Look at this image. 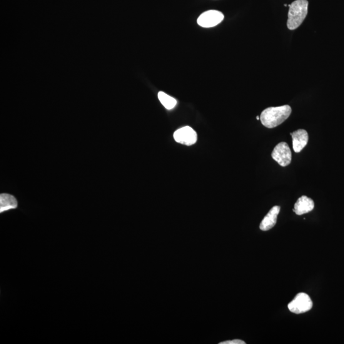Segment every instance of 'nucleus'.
<instances>
[{"instance_id": "1", "label": "nucleus", "mask_w": 344, "mask_h": 344, "mask_svg": "<svg viewBox=\"0 0 344 344\" xmlns=\"http://www.w3.org/2000/svg\"><path fill=\"white\" fill-rule=\"evenodd\" d=\"M291 107L286 106L278 107H269L264 110L261 114L260 121L264 126L273 128L284 123L291 114Z\"/></svg>"}, {"instance_id": "2", "label": "nucleus", "mask_w": 344, "mask_h": 344, "mask_svg": "<svg viewBox=\"0 0 344 344\" xmlns=\"http://www.w3.org/2000/svg\"><path fill=\"white\" fill-rule=\"evenodd\" d=\"M307 0H296L289 5L288 19L287 26L290 30L297 29L300 26L308 13Z\"/></svg>"}, {"instance_id": "3", "label": "nucleus", "mask_w": 344, "mask_h": 344, "mask_svg": "<svg viewBox=\"0 0 344 344\" xmlns=\"http://www.w3.org/2000/svg\"><path fill=\"white\" fill-rule=\"evenodd\" d=\"M313 306V303L310 296L305 293H300L288 304V308L291 313L300 314L310 311Z\"/></svg>"}, {"instance_id": "4", "label": "nucleus", "mask_w": 344, "mask_h": 344, "mask_svg": "<svg viewBox=\"0 0 344 344\" xmlns=\"http://www.w3.org/2000/svg\"><path fill=\"white\" fill-rule=\"evenodd\" d=\"M224 18V14L222 12L215 10H211L201 14L197 19V23L199 26L209 28L220 24Z\"/></svg>"}, {"instance_id": "5", "label": "nucleus", "mask_w": 344, "mask_h": 344, "mask_svg": "<svg viewBox=\"0 0 344 344\" xmlns=\"http://www.w3.org/2000/svg\"><path fill=\"white\" fill-rule=\"evenodd\" d=\"M291 149L286 142H281L278 144L271 153V157L274 160L283 167L288 166L291 163Z\"/></svg>"}, {"instance_id": "6", "label": "nucleus", "mask_w": 344, "mask_h": 344, "mask_svg": "<svg viewBox=\"0 0 344 344\" xmlns=\"http://www.w3.org/2000/svg\"><path fill=\"white\" fill-rule=\"evenodd\" d=\"M174 138L178 143L192 146L197 141V133L191 127L184 126L175 131Z\"/></svg>"}, {"instance_id": "7", "label": "nucleus", "mask_w": 344, "mask_h": 344, "mask_svg": "<svg viewBox=\"0 0 344 344\" xmlns=\"http://www.w3.org/2000/svg\"><path fill=\"white\" fill-rule=\"evenodd\" d=\"M18 207V200L13 194L8 193L0 194V214L16 210Z\"/></svg>"}, {"instance_id": "8", "label": "nucleus", "mask_w": 344, "mask_h": 344, "mask_svg": "<svg viewBox=\"0 0 344 344\" xmlns=\"http://www.w3.org/2000/svg\"><path fill=\"white\" fill-rule=\"evenodd\" d=\"M293 139V148L296 153H300L305 148L308 141V134L305 129H298L290 133Z\"/></svg>"}, {"instance_id": "9", "label": "nucleus", "mask_w": 344, "mask_h": 344, "mask_svg": "<svg viewBox=\"0 0 344 344\" xmlns=\"http://www.w3.org/2000/svg\"><path fill=\"white\" fill-rule=\"evenodd\" d=\"M281 208L279 206H274L271 210L266 214L265 218L260 224V228L262 231L270 230L276 225L277 219L279 213H280Z\"/></svg>"}, {"instance_id": "10", "label": "nucleus", "mask_w": 344, "mask_h": 344, "mask_svg": "<svg viewBox=\"0 0 344 344\" xmlns=\"http://www.w3.org/2000/svg\"><path fill=\"white\" fill-rule=\"evenodd\" d=\"M314 208V202L313 199L307 196H302L298 199L294 207L293 212L300 216L304 214L310 213Z\"/></svg>"}, {"instance_id": "11", "label": "nucleus", "mask_w": 344, "mask_h": 344, "mask_svg": "<svg viewBox=\"0 0 344 344\" xmlns=\"http://www.w3.org/2000/svg\"><path fill=\"white\" fill-rule=\"evenodd\" d=\"M158 99L161 104L163 105L164 108L168 110H171L176 106L178 101L173 97L169 96L168 94L164 93L163 91L159 92Z\"/></svg>"}, {"instance_id": "12", "label": "nucleus", "mask_w": 344, "mask_h": 344, "mask_svg": "<svg viewBox=\"0 0 344 344\" xmlns=\"http://www.w3.org/2000/svg\"><path fill=\"white\" fill-rule=\"evenodd\" d=\"M219 344H246V342L244 341L236 339V340L223 341V342L219 343Z\"/></svg>"}, {"instance_id": "13", "label": "nucleus", "mask_w": 344, "mask_h": 344, "mask_svg": "<svg viewBox=\"0 0 344 344\" xmlns=\"http://www.w3.org/2000/svg\"><path fill=\"white\" fill-rule=\"evenodd\" d=\"M256 119H258V120H259V119H260V117H259V116H257V117H256Z\"/></svg>"}, {"instance_id": "14", "label": "nucleus", "mask_w": 344, "mask_h": 344, "mask_svg": "<svg viewBox=\"0 0 344 344\" xmlns=\"http://www.w3.org/2000/svg\"><path fill=\"white\" fill-rule=\"evenodd\" d=\"M284 6L287 7V6H288V5H287V4H284Z\"/></svg>"}]
</instances>
